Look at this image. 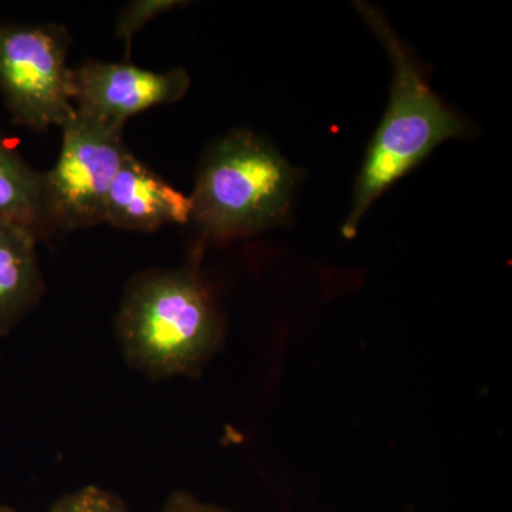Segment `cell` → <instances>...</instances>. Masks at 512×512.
<instances>
[{
	"label": "cell",
	"mask_w": 512,
	"mask_h": 512,
	"mask_svg": "<svg viewBox=\"0 0 512 512\" xmlns=\"http://www.w3.org/2000/svg\"><path fill=\"white\" fill-rule=\"evenodd\" d=\"M224 325L195 269H147L128 282L116 336L128 365L161 380L200 372L220 348Z\"/></svg>",
	"instance_id": "6da1fadb"
},
{
	"label": "cell",
	"mask_w": 512,
	"mask_h": 512,
	"mask_svg": "<svg viewBox=\"0 0 512 512\" xmlns=\"http://www.w3.org/2000/svg\"><path fill=\"white\" fill-rule=\"evenodd\" d=\"M0 512H18L13 510V508L8 507V505L0 504Z\"/></svg>",
	"instance_id": "4fadbf2b"
},
{
	"label": "cell",
	"mask_w": 512,
	"mask_h": 512,
	"mask_svg": "<svg viewBox=\"0 0 512 512\" xmlns=\"http://www.w3.org/2000/svg\"><path fill=\"white\" fill-rule=\"evenodd\" d=\"M190 86V74L183 67L158 73L100 60L72 67L74 109L113 126L124 127L141 111L180 101Z\"/></svg>",
	"instance_id": "8992f818"
},
{
	"label": "cell",
	"mask_w": 512,
	"mask_h": 512,
	"mask_svg": "<svg viewBox=\"0 0 512 512\" xmlns=\"http://www.w3.org/2000/svg\"><path fill=\"white\" fill-rule=\"evenodd\" d=\"M70 45L72 37L57 23H0V94L13 123L43 133L76 114Z\"/></svg>",
	"instance_id": "277c9868"
},
{
	"label": "cell",
	"mask_w": 512,
	"mask_h": 512,
	"mask_svg": "<svg viewBox=\"0 0 512 512\" xmlns=\"http://www.w3.org/2000/svg\"><path fill=\"white\" fill-rule=\"evenodd\" d=\"M191 198L128 151L107 195L104 222L126 231L154 232L191 221Z\"/></svg>",
	"instance_id": "52a82bcc"
},
{
	"label": "cell",
	"mask_w": 512,
	"mask_h": 512,
	"mask_svg": "<svg viewBox=\"0 0 512 512\" xmlns=\"http://www.w3.org/2000/svg\"><path fill=\"white\" fill-rule=\"evenodd\" d=\"M367 25L386 47L393 67L392 96L382 123L370 141L357 178L353 207L343 227L352 237L373 202L450 138L463 136L466 126L441 103L424 80L412 53L380 10L356 3Z\"/></svg>",
	"instance_id": "7a4b0ae2"
},
{
	"label": "cell",
	"mask_w": 512,
	"mask_h": 512,
	"mask_svg": "<svg viewBox=\"0 0 512 512\" xmlns=\"http://www.w3.org/2000/svg\"><path fill=\"white\" fill-rule=\"evenodd\" d=\"M298 174L264 138L238 130L202 157L191 221L202 237L232 241L282 224Z\"/></svg>",
	"instance_id": "3957f363"
},
{
	"label": "cell",
	"mask_w": 512,
	"mask_h": 512,
	"mask_svg": "<svg viewBox=\"0 0 512 512\" xmlns=\"http://www.w3.org/2000/svg\"><path fill=\"white\" fill-rule=\"evenodd\" d=\"M163 512H234L218 505L205 503L188 491H175L164 505Z\"/></svg>",
	"instance_id": "7c38bea8"
},
{
	"label": "cell",
	"mask_w": 512,
	"mask_h": 512,
	"mask_svg": "<svg viewBox=\"0 0 512 512\" xmlns=\"http://www.w3.org/2000/svg\"><path fill=\"white\" fill-rule=\"evenodd\" d=\"M60 128L59 158L43 173L47 218L55 234L104 222L107 195L128 154L124 127L76 111Z\"/></svg>",
	"instance_id": "5b68a950"
},
{
	"label": "cell",
	"mask_w": 512,
	"mask_h": 512,
	"mask_svg": "<svg viewBox=\"0 0 512 512\" xmlns=\"http://www.w3.org/2000/svg\"><path fill=\"white\" fill-rule=\"evenodd\" d=\"M49 512H131L119 495L89 485L59 498Z\"/></svg>",
	"instance_id": "8fae6325"
},
{
	"label": "cell",
	"mask_w": 512,
	"mask_h": 512,
	"mask_svg": "<svg viewBox=\"0 0 512 512\" xmlns=\"http://www.w3.org/2000/svg\"><path fill=\"white\" fill-rule=\"evenodd\" d=\"M184 5L187 3L178 0H134L121 8L117 16L116 37L126 43L127 57L130 55L131 42L138 30L163 13Z\"/></svg>",
	"instance_id": "30bf717a"
},
{
	"label": "cell",
	"mask_w": 512,
	"mask_h": 512,
	"mask_svg": "<svg viewBox=\"0 0 512 512\" xmlns=\"http://www.w3.org/2000/svg\"><path fill=\"white\" fill-rule=\"evenodd\" d=\"M0 221L39 241L55 235L46 211L45 178L0 133Z\"/></svg>",
	"instance_id": "9c48e42d"
},
{
	"label": "cell",
	"mask_w": 512,
	"mask_h": 512,
	"mask_svg": "<svg viewBox=\"0 0 512 512\" xmlns=\"http://www.w3.org/2000/svg\"><path fill=\"white\" fill-rule=\"evenodd\" d=\"M36 247L28 232L0 221V336L12 332L45 293Z\"/></svg>",
	"instance_id": "ba28073f"
}]
</instances>
